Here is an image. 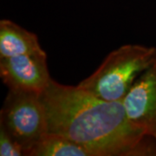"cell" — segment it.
<instances>
[{
    "instance_id": "7",
    "label": "cell",
    "mask_w": 156,
    "mask_h": 156,
    "mask_svg": "<svg viewBox=\"0 0 156 156\" xmlns=\"http://www.w3.org/2000/svg\"><path fill=\"white\" fill-rule=\"evenodd\" d=\"M27 156H91L83 147L60 134L47 132L29 151Z\"/></svg>"
},
{
    "instance_id": "9",
    "label": "cell",
    "mask_w": 156,
    "mask_h": 156,
    "mask_svg": "<svg viewBox=\"0 0 156 156\" xmlns=\"http://www.w3.org/2000/svg\"><path fill=\"white\" fill-rule=\"evenodd\" d=\"M150 135L152 136V137H153V139L156 142V129L154 130V132H153V133H152V134H150Z\"/></svg>"
},
{
    "instance_id": "2",
    "label": "cell",
    "mask_w": 156,
    "mask_h": 156,
    "mask_svg": "<svg viewBox=\"0 0 156 156\" xmlns=\"http://www.w3.org/2000/svg\"><path fill=\"white\" fill-rule=\"evenodd\" d=\"M155 57V47L122 45L111 51L95 72L77 86L103 100L122 101L134 80Z\"/></svg>"
},
{
    "instance_id": "5",
    "label": "cell",
    "mask_w": 156,
    "mask_h": 156,
    "mask_svg": "<svg viewBox=\"0 0 156 156\" xmlns=\"http://www.w3.org/2000/svg\"><path fill=\"white\" fill-rule=\"evenodd\" d=\"M129 121L150 135L156 129V57L122 100ZM151 136V135H150Z\"/></svg>"
},
{
    "instance_id": "8",
    "label": "cell",
    "mask_w": 156,
    "mask_h": 156,
    "mask_svg": "<svg viewBox=\"0 0 156 156\" xmlns=\"http://www.w3.org/2000/svg\"><path fill=\"white\" fill-rule=\"evenodd\" d=\"M0 155H24L21 145L14 139L2 124H0Z\"/></svg>"
},
{
    "instance_id": "3",
    "label": "cell",
    "mask_w": 156,
    "mask_h": 156,
    "mask_svg": "<svg viewBox=\"0 0 156 156\" xmlns=\"http://www.w3.org/2000/svg\"><path fill=\"white\" fill-rule=\"evenodd\" d=\"M0 124L21 145L27 156L48 132L46 111L40 95L9 90L0 111Z\"/></svg>"
},
{
    "instance_id": "6",
    "label": "cell",
    "mask_w": 156,
    "mask_h": 156,
    "mask_svg": "<svg viewBox=\"0 0 156 156\" xmlns=\"http://www.w3.org/2000/svg\"><path fill=\"white\" fill-rule=\"evenodd\" d=\"M45 53L37 36L9 19L0 21V58Z\"/></svg>"
},
{
    "instance_id": "4",
    "label": "cell",
    "mask_w": 156,
    "mask_h": 156,
    "mask_svg": "<svg viewBox=\"0 0 156 156\" xmlns=\"http://www.w3.org/2000/svg\"><path fill=\"white\" fill-rule=\"evenodd\" d=\"M0 77L9 90L41 95L52 79L46 52L0 58Z\"/></svg>"
},
{
    "instance_id": "1",
    "label": "cell",
    "mask_w": 156,
    "mask_h": 156,
    "mask_svg": "<svg viewBox=\"0 0 156 156\" xmlns=\"http://www.w3.org/2000/svg\"><path fill=\"white\" fill-rule=\"evenodd\" d=\"M40 96L48 132L70 140L91 156L155 154L152 136L129 121L122 101L103 100L53 79Z\"/></svg>"
}]
</instances>
